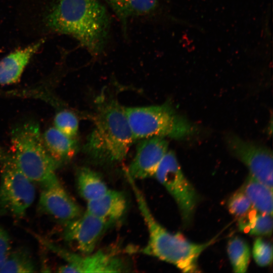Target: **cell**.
I'll use <instances>...</instances> for the list:
<instances>
[{
  "label": "cell",
  "instance_id": "21",
  "mask_svg": "<svg viewBox=\"0 0 273 273\" xmlns=\"http://www.w3.org/2000/svg\"><path fill=\"white\" fill-rule=\"evenodd\" d=\"M35 269L30 253L26 249L21 248L11 251L0 272H34Z\"/></svg>",
  "mask_w": 273,
  "mask_h": 273
},
{
  "label": "cell",
  "instance_id": "3",
  "mask_svg": "<svg viewBox=\"0 0 273 273\" xmlns=\"http://www.w3.org/2000/svg\"><path fill=\"white\" fill-rule=\"evenodd\" d=\"M148 232L147 243L142 252L171 263L183 272L198 271V259L201 253L215 241L216 237L201 244L188 240L180 233L173 234L155 218L143 193L135 180L126 176Z\"/></svg>",
  "mask_w": 273,
  "mask_h": 273
},
{
  "label": "cell",
  "instance_id": "12",
  "mask_svg": "<svg viewBox=\"0 0 273 273\" xmlns=\"http://www.w3.org/2000/svg\"><path fill=\"white\" fill-rule=\"evenodd\" d=\"M41 187L39 206L44 212L64 222L74 219L83 213L58 178Z\"/></svg>",
  "mask_w": 273,
  "mask_h": 273
},
{
  "label": "cell",
  "instance_id": "17",
  "mask_svg": "<svg viewBox=\"0 0 273 273\" xmlns=\"http://www.w3.org/2000/svg\"><path fill=\"white\" fill-rule=\"evenodd\" d=\"M121 21L124 28L133 17L147 15L157 7L158 0H104Z\"/></svg>",
  "mask_w": 273,
  "mask_h": 273
},
{
  "label": "cell",
  "instance_id": "8",
  "mask_svg": "<svg viewBox=\"0 0 273 273\" xmlns=\"http://www.w3.org/2000/svg\"><path fill=\"white\" fill-rule=\"evenodd\" d=\"M38 240L48 248L64 259L66 264L58 268L60 272H119L126 269L118 257L98 251L88 254L71 252L40 237Z\"/></svg>",
  "mask_w": 273,
  "mask_h": 273
},
{
  "label": "cell",
  "instance_id": "7",
  "mask_svg": "<svg viewBox=\"0 0 273 273\" xmlns=\"http://www.w3.org/2000/svg\"><path fill=\"white\" fill-rule=\"evenodd\" d=\"M173 197L186 225L193 219L199 196L184 175L174 153L167 151L154 176Z\"/></svg>",
  "mask_w": 273,
  "mask_h": 273
},
{
  "label": "cell",
  "instance_id": "18",
  "mask_svg": "<svg viewBox=\"0 0 273 273\" xmlns=\"http://www.w3.org/2000/svg\"><path fill=\"white\" fill-rule=\"evenodd\" d=\"M76 185L79 195L86 202L100 197L109 189L99 174L87 167L78 171Z\"/></svg>",
  "mask_w": 273,
  "mask_h": 273
},
{
  "label": "cell",
  "instance_id": "2",
  "mask_svg": "<svg viewBox=\"0 0 273 273\" xmlns=\"http://www.w3.org/2000/svg\"><path fill=\"white\" fill-rule=\"evenodd\" d=\"M96 103L94 128L83 151L100 163L120 162L125 158L134 141L124 107L116 99L103 95Z\"/></svg>",
  "mask_w": 273,
  "mask_h": 273
},
{
  "label": "cell",
  "instance_id": "14",
  "mask_svg": "<svg viewBox=\"0 0 273 273\" xmlns=\"http://www.w3.org/2000/svg\"><path fill=\"white\" fill-rule=\"evenodd\" d=\"M127 200L123 192L109 190L100 197L87 202L86 211L113 223L126 212Z\"/></svg>",
  "mask_w": 273,
  "mask_h": 273
},
{
  "label": "cell",
  "instance_id": "20",
  "mask_svg": "<svg viewBox=\"0 0 273 273\" xmlns=\"http://www.w3.org/2000/svg\"><path fill=\"white\" fill-rule=\"evenodd\" d=\"M227 252L234 272H246L250 258L247 243L240 237H234L228 242Z\"/></svg>",
  "mask_w": 273,
  "mask_h": 273
},
{
  "label": "cell",
  "instance_id": "11",
  "mask_svg": "<svg viewBox=\"0 0 273 273\" xmlns=\"http://www.w3.org/2000/svg\"><path fill=\"white\" fill-rule=\"evenodd\" d=\"M165 138L153 136L141 140L135 156L124 171L132 179H142L154 176L160 162L168 151Z\"/></svg>",
  "mask_w": 273,
  "mask_h": 273
},
{
  "label": "cell",
  "instance_id": "13",
  "mask_svg": "<svg viewBox=\"0 0 273 273\" xmlns=\"http://www.w3.org/2000/svg\"><path fill=\"white\" fill-rule=\"evenodd\" d=\"M44 40L41 39L26 47L18 49L0 61V85L18 82L33 55Z\"/></svg>",
  "mask_w": 273,
  "mask_h": 273
},
{
  "label": "cell",
  "instance_id": "1",
  "mask_svg": "<svg viewBox=\"0 0 273 273\" xmlns=\"http://www.w3.org/2000/svg\"><path fill=\"white\" fill-rule=\"evenodd\" d=\"M45 20L51 30L72 36L94 56L105 47L110 22L98 0H56Z\"/></svg>",
  "mask_w": 273,
  "mask_h": 273
},
{
  "label": "cell",
  "instance_id": "6",
  "mask_svg": "<svg viewBox=\"0 0 273 273\" xmlns=\"http://www.w3.org/2000/svg\"><path fill=\"white\" fill-rule=\"evenodd\" d=\"M0 213L21 218L33 203V183L20 169L10 151L0 144Z\"/></svg>",
  "mask_w": 273,
  "mask_h": 273
},
{
  "label": "cell",
  "instance_id": "4",
  "mask_svg": "<svg viewBox=\"0 0 273 273\" xmlns=\"http://www.w3.org/2000/svg\"><path fill=\"white\" fill-rule=\"evenodd\" d=\"M10 152L22 172L33 183L44 185L57 178L59 167L43 143L38 123L29 121L14 127L10 134Z\"/></svg>",
  "mask_w": 273,
  "mask_h": 273
},
{
  "label": "cell",
  "instance_id": "10",
  "mask_svg": "<svg viewBox=\"0 0 273 273\" xmlns=\"http://www.w3.org/2000/svg\"><path fill=\"white\" fill-rule=\"evenodd\" d=\"M65 240L75 245L84 255L94 252L110 222L86 211L77 218L65 222Z\"/></svg>",
  "mask_w": 273,
  "mask_h": 273
},
{
  "label": "cell",
  "instance_id": "19",
  "mask_svg": "<svg viewBox=\"0 0 273 273\" xmlns=\"http://www.w3.org/2000/svg\"><path fill=\"white\" fill-rule=\"evenodd\" d=\"M252 211L239 218V229L255 236H269L272 231V215Z\"/></svg>",
  "mask_w": 273,
  "mask_h": 273
},
{
  "label": "cell",
  "instance_id": "15",
  "mask_svg": "<svg viewBox=\"0 0 273 273\" xmlns=\"http://www.w3.org/2000/svg\"><path fill=\"white\" fill-rule=\"evenodd\" d=\"M42 135L47 151L59 166L71 160L77 151L76 139L68 137L55 127L48 128Z\"/></svg>",
  "mask_w": 273,
  "mask_h": 273
},
{
  "label": "cell",
  "instance_id": "25",
  "mask_svg": "<svg viewBox=\"0 0 273 273\" xmlns=\"http://www.w3.org/2000/svg\"><path fill=\"white\" fill-rule=\"evenodd\" d=\"M11 251V242L7 232L0 225V269Z\"/></svg>",
  "mask_w": 273,
  "mask_h": 273
},
{
  "label": "cell",
  "instance_id": "16",
  "mask_svg": "<svg viewBox=\"0 0 273 273\" xmlns=\"http://www.w3.org/2000/svg\"><path fill=\"white\" fill-rule=\"evenodd\" d=\"M240 189L249 198L254 209L272 215V189L249 174Z\"/></svg>",
  "mask_w": 273,
  "mask_h": 273
},
{
  "label": "cell",
  "instance_id": "9",
  "mask_svg": "<svg viewBox=\"0 0 273 273\" xmlns=\"http://www.w3.org/2000/svg\"><path fill=\"white\" fill-rule=\"evenodd\" d=\"M226 143L234 156L248 168L249 174L272 189L273 160L271 151L263 146L229 135Z\"/></svg>",
  "mask_w": 273,
  "mask_h": 273
},
{
  "label": "cell",
  "instance_id": "5",
  "mask_svg": "<svg viewBox=\"0 0 273 273\" xmlns=\"http://www.w3.org/2000/svg\"><path fill=\"white\" fill-rule=\"evenodd\" d=\"M124 109L134 140L153 136L180 140L195 131L192 124L168 101L159 105Z\"/></svg>",
  "mask_w": 273,
  "mask_h": 273
},
{
  "label": "cell",
  "instance_id": "23",
  "mask_svg": "<svg viewBox=\"0 0 273 273\" xmlns=\"http://www.w3.org/2000/svg\"><path fill=\"white\" fill-rule=\"evenodd\" d=\"M252 253L256 263L260 266H266L272 263V246L271 244L261 238L255 240Z\"/></svg>",
  "mask_w": 273,
  "mask_h": 273
},
{
  "label": "cell",
  "instance_id": "24",
  "mask_svg": "<svg viewBox=\"0 0 273 273\" xmlns=\"http://www.w3.org/2000/svg\"><path fill=\"white\" fill-rule=\"evenodd\" d=\"M228 206L230 212L239 218L247 214L252 207L249 198L241 189L230 197Z\"/></svg>",
  "mask_w": 273,
  "mask_h": 273
},
{
  "label": "cell",
  "instance_id": "22",
  "mask_svg": "<svg viewBox=\"0 0 273 273\" xmlns=\"http://www.w3.org/2000/svg\"><path fill=\"white\" fill-rule=\"evenodd\" d=\"M54 127L68 137L75 139L78 131V119L73 112L61 110L55 115Z\"/></svg>",
  "mask_w": 273,
  "mask_h": 273
}]
</instances>
